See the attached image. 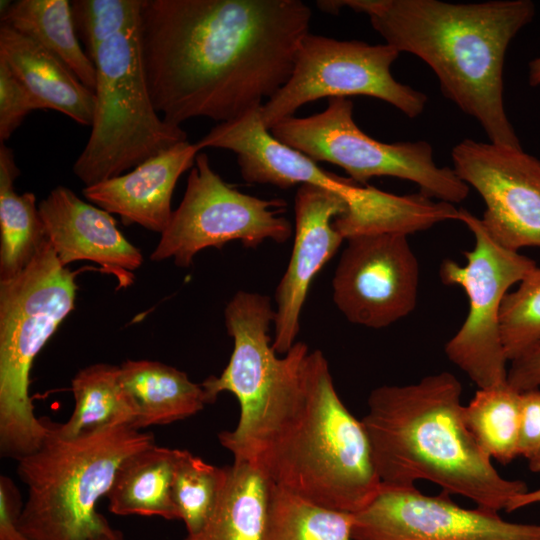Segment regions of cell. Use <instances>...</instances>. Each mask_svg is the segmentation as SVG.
I'll use <instances>...</instances> for the list:
<instances>
[{"label": "cell", "instance_id": "5", "mask_svg": "<svg viewBox=\"0 0 540 540\" xmlns=\"http://www.w3.org/2000/svg\"><path fill=\"white\" fill-rule=\"evenodd\" d=\"M47 435L20 458L17 474L27 487L19 528L31 540H94L121 532L97 512L117 470L132 454L154 445V437L128 425L76 437L59 435L46 421Z\"/></svg>", "mask_w": 540, "mask_h": 540}, {"label": "cell", "instance_id": "33", "mask_svg": "<svg viewBox=\"0 0 540 540\" xmlns=\"http://www.w3.org/2000/svg\"><path fill=\"white\" fill-rule=\"evenodd\" d=\"M522 422L519 456L540 474V388L521 392Z\"/></svg>", "mask_w": 540, "mask_h": 540}, {"label": "cell", "instance_id": "2", "mask_svg": "<svg viewBox=\"0 0 540 540\" xmlns=\"http://www.w3.org/2000/svg\"><path fill=\"white\" fill-rule=\"evenodd\" d=\"M234 461L315 504L356 514L382 482L361 420L340 399L320 350L296 342L251 415L218 434Z\"/></svg>", "mask_w": 540, "mask_h": 540}, {"label": "cell", "instance_id": "8", "mask_svg": "<svg viewBox=\"0 0 540 540\" xmlns=\"http://www.w3.org/2000/svg\"><path fill=\"white\" fill-rule=\"evenodd\" d=\"M270 132L315 162L339 166L360 185L373 177L391 176L416 183L421 194L438 201L461 203L469 194L470 187L453 168L436 164L428 142L384 143L363 132L347 97L329 98L322 112L285 118Z\"/></svg>", "mask_w": 540, "mask_h": 540}, {"label": "cell", "instance_id": "11", "mask_svg": "<svg viewBox=\"0 0 540 540\" xmlns=\"http://www.w3.org/2000/svg\"><path fill=\"white\" fill-rule=\"evenodd\" d=\"M399 52L388 44L340 41L308 33L300 43L287 82L261 106L269 130L304 104L327 97L363 95L385 101L409 118L419 116L427 96L395 80Z\"/></svg>", "mask_w": 540, "mask_h": 540}, {"label": "cell", "instance_id": "4", "mask_svg": "<svg viewBox=\"0 0 540 540\" xmlns=\"http://www.w3.org/2000/svg\"><path fill=\"white\" fill-rule=\"evenodd\" d=\"M462 385L450 372L407 385H383L368 397L362 418L383 486L416 488L426 480L441 490L499 512L528 491L502 477L465 424Z\"/></svg>", "mask_w": 540, "mask_h": 540}, {"label": "cell", "instance_id": "12", "mask_svg": "<svg viewBox=\"0 0 540 540\" xmlns=\"http://www.w3.org/2000/svg\"><path fill=\"white\" fill-rule=\"evenodd\" d=\"M346 240L332 279L333 302L344 317L380 329L412 313L419 263L408 235L363 234Z\"/></svg>", "mask_w": 540, "mask_h": 540}, {"label": "cell", "instance_id": "32", "mask_svg": "<svg viewBox=\"0 0 540 540\" xmlns=\"http://www.w3.org/2000/svg\"><path fill=\"white\" fill-rule=\"evenodd\" d=\"M33 110H45L42 104L15 77L0 59V141H7Z\"/></svg>", "mask_w": 540, "mask_h": 540}, {"label": "cell", "instance_id": "23", "mask_svg": "<svg viewBox=\"0 0 540 540\" xmlns=\"http://www.w3.org/2000/svg\"><path fill=\"white\" fill-rule=\"evenodd\" d=\"M178 452L154 444L126 458L106 495L110 512L178 520L171 498Z\"/></svg>", "mask_w": 540, "mask_h": 540}, {"label": "cell", "instance_id": "9", "mask_svg": "<svg viewBox=\"0 0 540 540\" xmlns=\"http://www.w3.org/2000/svg\"><path fill=\"white\" fill-rule=\"evenodd\" d=\"M458 221L473 233L475 245L465 251L466 264L446 259L439 270L446 285L461 287L469 302L465 321L446 343L447 358L477 385L478 389L507 382L508 369L500 335V311L509 289L535 268L536 262L497 243L481 220L464 208Z\"/></svg>", "mask_w": 540, "mask_h": 540}, {"label": "cell", "instance_id": "25", "mask_svg": "<svg viewBox=\"0 0 540 540\" xmlns=\"http://www.w3.org/2000/svg\"><path fill=\"white\" fill-rule=\"evenodd\" d=\"M1 24L29 37L53 53L94 92L96 68L75 30L71 2L18 0L1 11Z\"/></svg>", "mask_w": 540, "mask_h": 540}, {"label": "cell", "instance_id": "37", "mask_svg": "<svg viewBox=\"0 0 540 540\" xmlns=\"http://www.w3.org/2000/svg\"><path fill=\"white\" fill-rule=\"evenodd\" d=\"M528 82L534 87L540 85V56L529 63Z\"/></svg>", "mask_w": 540, "mask_h": 540}, {"label": "cell", "instance_id": "31", "mask_svg": "<svg viewBox=\"0 0 540 540\" xmlns=\"http://www.w3.org/2000/svg\"><path fill=\"white\" fill-rule=\"evenodd\" d=\"M143 0H74L71 11L75 30L92 60L108 40L139 20Z\"/></svg>", "mask_w": 540, "mask_h": 540}, {"label": "cell", "instance_id": "20", "mask_svg": "<svg viewBox=\"0 0 540 540\" xmlns=\"http://www.w3.org/2000/svg\"><path fill=\"white\" fill-rule=\"evenodd\" d=\"M346 205L345 213L333 222L345 240L363 234L409 235L459 216L454 204L435 201L420 192L398 196L369 185L359 186Z\"/></svg>", "mask_w": 540, "mask_h": 540}, {"label": "cell", "instance_id": "24", "mask_svg": "<svg viewBox=\"0 0 540 540\" xmlns=\"http://www.w3.org/2000/svg\"><path fill=\"white\" fill-rule=\"evenodd\" d=\"M20 175L14 152L0 145V280L22 272L48 241L36 197L18 194L14 182Z\"/></svg>", "mask_w": 540, "mask_h": 540}, {"label": "cell", "instance_id": "36", "mask_svg": "<svg viewBox=\"0 0 540 540\" xmlns=\"http://www.w3.org/2000/svg\"><path fill=\"white\" fill-rule=\"evenodd\" d=\"M532 504H540V488L516 495L510 501L505 511L510 513Z\"/></svg>", "mask_w": 540, "mask_h": 540}, {"label": "cell", "instance_id": "29", "mask_svg": "<svg viewBox=\"0 0 540 540\" xmlns=\"http://www.w3.org/2000/svg\"><path fill=\"white\" fill-rule=\"evenodd\" d=\"M227 480V467L219 468L187 450H180L175 464L171 498L178 520L187 534H195L214 513Z\"/></svg>", "mask_w": 540, "mask_h": 540}, {"label": "cell", "instance_id": "7", "mask_svg": "<svg viewBox=\"0 0 540 540\" xmlns=\"http://www.w3.org/2000/svg\"><path fill=\"white\" fill-rule=\"evenodd\" d=\"M93 63V122L73 165L85 187L119 176L188 137L154 107L143 68L139 20L105 42Z\"/></svg>", "mask_w": 540, "mask_h": 540}, {"label": "cell", "instance_id": "21", "mask_svg": "<svg viewBox=\"0 0 540 540\" xmlns=\"http://www.w3.org/2000/svg\"><path fill=\"white\" fill-rule=\"evenodd\" d=\"M119 381L136 407L135 429L185 419L208 404L201 383L158 361L126 360L119 366Z\"/></svg>", "mask_w": 540, "mask_h": 540}, {"label": "cell", "instance_id": "6", "mask_svg": "<svg viewBox=\"0 0 540 540\" xmlns=\"http://www.w3.org/2000/svg\"><path fill=\"white\" fill-rule=\"evenodd\" d=\"M76 272L58 261L47 241L25 269L0 280V452L16 460L47 435L29 395L36 356L75 305Z\"/></svg>", "mask_w": 540, "mask_h": 540}, {"label": "cell", "instance_id": "34", "mask_svg": "<svg viewBox=\"0 0 540 540\" xmlns=\"http://www.w3.org/2000/svg\"><path fill=\"white\" fill-rule=\"evenodd\" d=\"M23 503L15 483L0 477V540H31L19 528Z\"/></svg>", "mask_w": 540, "mask_h": 540}, {"label": "cell", "instance_id": "28", "mask_svg": "<svg viewBox=\"0 0 540 540\" xmlns=\"http://www.w3.org/2000/svg\"><path fill=\"white\" fill-rule=\"evenodd\" d=\"M354 514L330 509L272 484L270 540H353Z\"/></svg>", "mask_w": 540, "mask_h": 540}, {"label": "cell", "instance_id": "30", "mask_svg": "<svg viewBox=\"0 0 540 540\" xmlns=\"http://www.w3.org/2000/svg\"><path fill=\"white\" fill-rule=\"evenodd\" d=\"M500 335L508 362L540 343V268L529 271L508 292L500 311Z\"/></svg>", "mask_w": 540, "mask_h": 540}, {"label": "cell", "instance_id": "17", "mask_svg": "<svg viewBox=\"0 0 540 540\" xmlns=\"http://www.w3.org/2000/svg\"><path fill=\"white\" fill-rule=\"evenodd\" d=\"M224 316L233 352L220 376L211 375L201 385L208 404L222 392L232 393L239 402V419H245L269 392L281 369L282 357H277L269 334L275 310L268 296L238 291L227 303Z\"/></svg>", "mask_w": 540, "mask_h": 540}, {"label": "cell", "instance_id": "16", "mask_svg": "<svg viewBox=\"0 0 540 540\" xmlns=\"http://www.w3.org/2000/svg\"><path fill=\"white\" fill-rule=\"evenodd\" d=\"M38 207L47 240L62 266L92 261L116 279L118 288L134 283L133 271L142 265V253L121 233L110 213L61 185Z\"/></svg>", "mask_w": 540, "mask_h": 540}, {"label": "cell", "instance_id": "22", "mask_svg": "<svg viewBox=\"0 0 540 540\" xmlns=\"http://www.w3.org/2000/svg\"><path fill=\"white\" fill-rule=\"evenodd\" d=\"M272 483L254 466L234 461L217 507L207 523L183 540H270Z\"/></svg>", "mask_w": 540, "mask_h": 540}, {"label": "cell", "instance_id": "18", "mask_svg": "<svg viewBox=\"0 0 540 540\" xmlns=\"http://www.w3.org/2000/svg\"><path fill=\"white\" fill-rule=\"evenodd\" d=\"M200 149L188 140L142 162L130 172L86 186L83 196L99 208L162 233L172 216L171 200L179 177L192 168Z\"/></svg>", "mask_w": 540, "mask_h": 540}, {"label": "cell", "instance_id": "1", "mask_svg": "<svg viewBox=\"0 0 540 540\" xmlns=\"http://www.w3.org/2000/svg\"><path fill=\"white\" fill-rule=\"evenodd\" d=\"M311 16L300 0H143L140 48L156 111L180 126L261 107L289 79Z\"/></svg>", "mask_w": 540, "mask_h": 540}, {"label": "cell", "instance_id": "27", "mask_svg": "<svg viewBox=\"0 0 540 540\" xmlns=\"http://www.w3.org/2000/svg\"><path fill=\"white\" fill-rule=\"evenodd\" d=\"M463 417L475 441L491 460L506 465L520 457L521 392L508 382L478 389L463 406Z\"/></svg>", "mask_w": 540, "mask_h": 540}, {"label": "cell", "instance_id": "15", "mask_svg": "<svg viewBox=\"0 0 540 540\" xmlns=\"http://www.w3.org/2000/svg\"><path fill=\"white\" fill-rule=\"evenodd\" d=\"M346 209L344 198L331 190L303 184L296 192L294 245L275 290L272 347L277 354H286L296 343L311 283L345 240L333 222Z\"/></svg>", "mask_w": 540, "mask_h": 540}, {"label": "cell", "instance_id": "3", "mask_svg": "<svg viewBox=\"0 0 540 540\" xmlns=\"http://www.w3.org/2000/svg\"><path fill=\"white\" fill-rule=\"evenodd\" d=\"M368 15L370 23L399 53L427 63L442 93L482 126L489 141L521 148L504 106L507 48L534 17L529 0L449 3L438 0H332Z\"/></svg>", "mask_w": 540, "mask_h": 540}, {"label": "cell", "instance_id": "19", "mask_svg": "<svg viewBox=\"0 0 540 540\" xmlns=\"http://www.w3.org/2000/svg\"><path fill=\"white\" fill-rule=\"evenodd\" d=\"M0 59L42 104L91 126L95 94L53 53L29 37L1 24Z\"/></svg>", "mask_w": 540, "mask_h": 540}, {"label": "cell", "instance_id": "35", "mask_svg": "<svg viewBox=\"0 0 540 540\" xmlns=\"http://www.w3.org/2000/svg\"><path fill=\"white\" fill-rule=\"evenodd\" d=\"M507 382L518 392L540 388V343L511 362Z\"/></svg>", "mask_w": 540, "mask_h": 540}, {"label": "cell", "instance_id": "13", "mask_svg": "<svg viewBox=\"0 0 540 540\" xmlns=\"http://www.w3.org/2000/svg\"><path fill=\"white\" fill-rule=\"evenodd\" d=\"M453 169L485 203L481 223L503 247H540V160L522 148L464 139Z\"/></svg>", "mask_w": 540, "mask_h": 540}, {"label": "cell", "instance_id": "26", "mask_svg": "<svg viewBox=\"0 0 540 540\" xmlns=\"http://www.w3.org/2000/svg\"><path fill=\"white\" fill-rule=\"evenodd\" d=\"M71 391L74 409L63 424L52 423L55 431L66 438L112 426L134 428L137 410L119 381V366L97 363L76 373Z\"/></svg>", "mask_w": 540, "mask_h": 540}, {"label": "cell", "instance_id": "14", "mask_svg": "<svg viewBox=\"0 0 540 540\" xmlns=\"http://www.w3.org/2000/svg\"><path fill=\"white\" fill-rule=\"evenodd\" d=\"M353 540H540V525L504 520L496 511L463 508L441 490L383 486L354 514Z\"/></svg>", "mask_w": 540, "mask_h": 540}, {"label": "cell", "instance_id": "10", "mask_svg": "<svg viewBox=\"0 0 540 540\" xmlns=\"http://www.w3.org/2000/svg\"><path fill=\"white\" fill-rule=\"evenodd\" d=\"M285 207L281 199H262L233 188L212 168L207 154L198 153L183 199L150 259L172 258L178 267L187 268L201 250L230 241L239 240L248 248L266 240L282 244L292 235V225L282 215Z\"/></svg>", "mask_w": 540, "mask_h": 540}]
</instances>
